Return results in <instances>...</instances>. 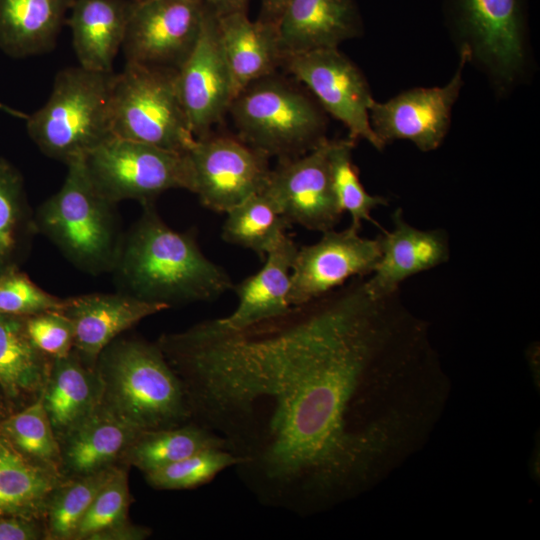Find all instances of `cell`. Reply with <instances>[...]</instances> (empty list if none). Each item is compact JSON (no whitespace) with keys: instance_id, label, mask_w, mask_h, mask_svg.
<instances>
[{"instance_id":"13","label":"cell","mask_w":540,"mask_h":540,"mask_svg":"<svg viewBox=\"0 0 540 540\" xmlns=\"http://www.w3.org/2000/svg\"><path fill=\"white\" fill-rule=\"evenodd\" d=\"M467 64L466 53L460 51L457 69L444 86L417 87L386 102L374 101L369 109V120L382 145L408 140L422 152L437 149L448 133L452 108L463 86Z\"/></svg>"},{"instance_id":"30","label":"cell","mask_w":540,"mask_h":540,"mask_svg":"<svg viewBox=\"0 0 540 540\" xmlns=\"http://www.w3.org/2000/svg\"><path fill=\"white\" fill-rule=\"evenodd\" d=\"M226 214L222 239L255 252L262 261L291 227L275 203L263 192L247 197Z\"/></svg>"},{"instance_id":"22","label":"cell","mask_w":540,"mask_h":540,"mask_svg":"<svg viewBox=\"0 0 540 540\" xmlns=\"http://www.w3.org/2000/svg\"><path fill=\"white\" fill-rule=\"evenodd\" d=\"M53 431L60 442L101 404L102 382L95 368L72 350L53 359L40 392Z\"/></svg>"},{"instance_id":"31","label":"cell","mask_w":540,"mask_h":540,"mask_svg":"<svg viewBox=\"0 0 540 540\" xmlns=\"http://www.w3.org/2000/svg\"><path fill=\"white\" fill-rule=\"evenodd\" d=\"M117 468L115 465L91 474L64 478L46 509V539L74 540L83 516Z\"/></svg>"},{"instance_id":"11","label":"cell","mask_w":540,"mask_h":540,"mask_svg":"<svg viewBox=\"0 0 540 540\" xmlns=\"http://www.w3.org/2000/svg\"><path fill=\"white\" fill-rule=\"evenodd\" d=\"M281 68L303 84L326 113L346 126L348 138L364 139L379 151L385 148L370 125L369 109L375 100L369 84L338 48L287 55Z\"/></svg>"},{"instance_id":"2","label":"cell","mask_w":540,"mask_h":540,"mask_svg":"<svg viewBox=\"0 0 540 540\" xmlns=\"http://www.w3.org/2000/svg\"><path fill=\"white\" fill-rule=\"evenodd\" d=\"M142 207L111 272L119 292L171 308L212 301L233 288L228 273L204 255L193 231L170 228L155 203Z\"/></svg>"},{"instance_id":"34","label":"cell","mask_w":540,"mask_h":540,"mask_svg":"<svg viewBox=\"0 0 540 540\" xmlns=\"http://www.w3.org/2000/svg\"><path fill=\"white\" fill-rule=\"evenodd\" d=\"M240 459L224 448L199 451L180 461L145 474L147 483L159 490H185L203 486Z\"/></svg>"},{"instance_id":"5","label":"cell","mask_w":540,"mask_h":540,"mask_svg":"<svg viewBox=\"0 0 540 540\" xmlns=\"http://www.w3.org/2000/svg\"><path fill=\"white\" fill-rule=\"evenodd\" d=\"M114 72L79 66L55 76L47 102L26 119L29 137L49 158L65 164L85 158L113 137L110 102Z\"/></svg>"},{"instance_id":"41","label":"cell","mask_w":540,"mask_h":540,"mask_svg":"<svg viewBox=\"0 0 540 540\" xmlns=\"http://www.w3.org/2000/svg\"><path fill=\"white\" fill-rule=\"evenodd\" d=\"M0 110L3 111V112H6L8 113L9 115L13 116V117H17V118H20V119H24L26 120L28 115L21 112V111H18L16 109H13L3 103L0 102Z\"/></svg>"},{"instance_id":"10","label":"cell","mask_w":540,"mask_h":540,"mask_svg":"<svg viewBox=\"0 0 540 540\" xmlns=\"http://www.w3.org/2000/svg\"><path fill=\"white\" fill-rule=\"evenodd\" d=\"M190 169V192L215 212H227L267 183L269 157L239 137L212 135L196 138L185 152Z\"/></svg>"},{"instance_id":"9","label":"cell","mask_w":540,"mask_h":540,"mask_svg":"<svg viewBox=\"0 0 540 540\" xmlns=\"http://www.w3.org/2000/svg\"><path fill=\"white\" fill-rule=\"evenodd\" d=\"M84 162L95 187L114 204L136 200L143 206L170 189H191L186 153L113 136Z\"/></svg>"},{"instance_id":"38","label":"cell","mask_w":540,"mask_h":540,"mask_svg":"<svg viewBox=\"0 0 540 540\" xmlns=\"http://www.w3.org/2000/svg\"><path fill=\"white\" fill-rule=\"evenodd\" d=\"M45 536L36 520L0 516V540H37Z\"/></svg>"},{"instance_id":"6","label":"cell","mask_w":540,"mask_h":540,"mask_svg":"<svg viewBox=\"0 0 540 540\" xmlns=\"http://www.w3.org/2000/svg\"><path fill=\"white\" fill-rule=\"evenodd\" d=\"M228 112L238 137L269 158H295L327 139L326 112L313 97L277 72L243 88Z\"/></svg>"},{"instance_id":"27","label":"cell","mask_w":540,"mask_h":540,"mask_svg":"<svg viewBox=\"0 0 540 540\" xmlns=\"http://www.w3.org/2000/svg\"><path fill=\"white\" fill-rule=\"evenodd\" d=\"M25 318L0 313V391L10 401L37 397L52 362L32 342Z\"/></svg>"},{"instance_id":"21","label":"cell","mask_w":540,"mask_h":540,"mask_svg":"<svg viewBox=\"0 0 540 540\" xmlns=\"http://www.w3.org/2000/svg\"><path fill=\"white\" fill-rule=\"evenodd\" d=\"M221 40L230 69L234 97L250 83L282 67L277 24L249 19L247 12L217 16Z\"/></svg>"},{"instance_id":"39","label":"cell","mask_w":540,"mask_h":540,"mask_svg":"<svg viewBox=\"0 0 540 540\" xmlns=\"http://www.w3.org/2000/svg\"><path fill=\"white\" fill-rule=\"evenodd\" d=\"M216 16L247 12L248 0H204Z\"/></svg>"},{"instance_id":"18","label":"cell","mask_w":540,"mask_h":540,"mask_svg":"<svg viewBox=\"0 0 540 540\" xmlns=\"http://www.w3.org/2000/svg\"><path fill=\"white\" fill-rule=\"evenodd\" d=\"M391 231L379 235L381 257L366 284L375 296L400 291L407 278L446 263L450 258L448 234L443 229L423 230L410 225L401 208L392 216Z\"/></svg>"},{"instance_id":"1","label":"cell","mask_w":540,"mask_h":540,"mask_svg":"<svg viewBox=\"0 0 540 540\" xmlns=\"http://www.w3.org/2000/svg\"><path fill=\"white\" fill-rule=\"evenodd\" d=\"M191 420L219 435L264 506L308 517L373 488L440 418L428 324L364 277L241 327L220 318L162 334Z\"/></svg>"},{"instance_id":"7","label":"cell","mask_w":540,"mask_h":540,"mask_svg":"<svg viewBox=\"0 0 540 540\" xmlns=\"http://www.w3.org/2000/svg\"><path fill=\"white\" fill-rule=\"evenodd\" d=\"M451 36L467 63L505 96L522 84L531 67L522 0H452Z\"/></svg>"},{"instance_id":"12","label":"cell","mask_w":540,"mask_h":540,"mask_svg":"<svg viewBox=\"0 0 540 540\" xmlns=\"http://www.w3.org/2000/svg\"><path fill=\"white\" fill-rule=\"evenodd\" d=\"M204 0H133L122 50L126 62L178 69L199 37Z\"/></svg>"},{"instance_id":"35","label":"cell","mask_w":540,"mask_h":540,"mask_svg":"<svg viewBox=\"0 0 540 540\" xmlns=\"http://www.w3.org/2000/svg\"><path fill=\"white\" fill-rule=\"evenodd\" d=\"M127 472L117 468L83 516L74 540H98L105 532L130 522Z\"/></svg>"},{"instance_id":"29","label":"cell","mask_w":540,"mask_h":540,"mask_svg":"<svg viewBox=\"0 0 540 540\" xmlns=\"http://www.w3.org/2000/svg\"><path fill=\"white\" fill-rule=\"evenodd\" d=\"M211 448L226 449V444L219 435L191 420L171 428L141 432L121 460L146 474Z\"/></svg>"},{"instance_id":"28","label":"cell","mask_w":540,"mask_h":540,"mask_svg":"<svg viewBox=\"0 0 540 540\" xmlns=\"http://www.w3.org/2000/svg\"><path fill=\"white\" fill-rule=\"evenodd\" d=\"M37 228L20 171L0 157V274L21 267Z\"/></svg>"},{"instance_id":"37","label":"cell","mask_w":540,"mask_h":540,"mask_svg":"<svg viewBox=\"0 0 540 540\" xmlns=\"http://www.w3.org/2000/svg\"><path fill=\"white\" fill-rule=\"evenodd\" d=\"M25 319L32 342L49 359L63 358L73 350V324L60 310L42 312Z\"/></svg>"},{"instance_id":"33","label":"cell","mask_w":540,"mask_h":540,"mask_svg":"<svg viewBox=\"0 0 540 540\" xmlns=\"http://www.w3.org/2000/svg\"><path fill=\"white\" fill-rule=\"evenodd\" d=\"M355 141L350 138L330 140L329 166L334 193L343 213L351 216L349 226L361 230L363 221L379 226L371 217V212L379 206H387L385 197L367 192L359 177V170L353 162L352 151Z\"/></svg>"},{"instance_id":"40","label":"cell","mask_w":540,"mask_h":540,"mask_svg":"<svg viewBox=\"0 0 540 540\" xmlns=\"http://www.w3.org/2000/svg\"><path fill=\"white\" fill-rule=\"evenodd\" d=\"M289 0H261V12L258 19L278 23V20Z\"/></svg>"},{"instance_id":"17","label":"cell","mask_w":540,"mask_h":540,"mask_svg":"<svg viewBox=\"0 0 540 540\" xmlns=\"http://www.w3.org/2000/svg\"><path fill=\"white\" fill-rule=\"evenodd\" d=\"M169 308L117 292L69 297L60 311L73 324V351L95 368L100 353L114 339L144 318Z\"/></svg>"},{"instance_id":"8","label":"cell","mask_w":540,"mask_h":540,"mask_svg":"<svg viewBox=\"0 0 540 540\" xmlns=\"http://www.w3.org/2000/svg\"><path fill=\"white\" fill-rule=\"evenodd\" d=\"M177 69L126 62L115 74L110 121L112 135L185 153L195 142L182 108Z\"/></svg>"},{"instance_id":"32","label":"cell","mask_w":540,"mask_h":540,"mask_svg":"<svg viewBox=\"0 0 540 540\" xmlns=\"http://www.w3.org/2000/svg\"><path fill=\"white\" fill-rule=\"evenodd\" d=\"M0 436L27 458L61 472L60 444L41 393L24 409L2 419Z\"/></svg>"},{"instance_id":"4","label":"cell","mask_w":540,"mask_h":540,"mask_svg":"<svg viewBox=\"0 0 540 540\" xmlns=\"http://www.w3.org/2000/svg\"><path fill=\"white\" fill-rule=\"evenodd\" d=\"M66 166L61 188L34 212L37 233L47 237L79 270L90 275L111 273L125 234L116 204L95 187L84 158Z\"/></svg>"},{"instance_id":"16","label":"cell","mask_w":540,"mask_h":540,"mask_svg":"<svg viewBox=\"0 0 540 540\" xmlns=\"http://www.w3.org/2000/svg\"><path fill=\"white\" fill-rule=\"evenodd\" d=\"M176 87L195 138L210 133L234 98L217 16L207 5L197 42L177 69Z\"/></svg>"},{"instance_id":"20","label":"cell","mask_w":540,"mask_h":540,"mask_svg":"<svg viewBox=\"0 0 540 540\" xmlns=\"http://www.w3.org/2000/svg\"><path fill=\"white\" fill-rule=\"evenodd\" d=\"M133 0H74L66 24L79 65L113 72L122 48Z\"/></svg>"},{"instance_id":"43","label":"cell","mask_w":540,"mask_h":540,"mask_svg":"<svg viewBox=\"0 0 540 540\" xmlns=\"http://www.w3.org/2000/svg\"><path fill=\"white\" fill-rule=\"evenodd\" d=\"M135 1H144V0H135Z\"/></svg>"},{"instance_id":"24","label":"cell","mask_w":540,"mask_h":540,"mask_svg":"<svg viewBox=\"0 0 540 540\" xmlns=\"http://www.w3.org/2000/svg\"><path fill=\"white\" fill-rule=\"evenodd\" d=\"M298 246L287 234L270 250L261 269L248 276L233 290L237 307L220 318L231 327H241L286 311L289 303L290 275Z\"/></svg>"},{"instance_id":"3","label":"cell","mask_w":540,"mask_h":540,"mask_svg":"<svg viewBox=\"0 0 540 540\" xmlns=\"http://www.w3.org/2000/svg\"><path fill=\"white\" fill-rule=\"evenodd\" d=\"M100 406L138 431L191 421L184 386L156 343L117 337L100 353Z\"/></svg>"},{"instance_id":"15","label":"cell","mask_w":540,"mask_h":540,"mask_svg":"<svg viewBox=\"0 0 540 540\" xmlns=\"http://www.w3.org/2000/svg\"><path fill=\"white\" fill-rule=\"evenodd\" d=\"M330 140L308 153L278 160L265 188L266 194L292 225L311 231L334 229L343 212L337 202L329 166Z\"/></svg>"},{"instance_id":"26","label":"cell","mask_w":540,"mask_h":540,"mask_svg":"<svg viewBox=\"0 0 540 540\" xmlns=\"http://www.w3.org/2000/svg\"><path fill=\"white\" fill-rule=\"evenodd\" d=\"M63 474L39 464L0 436V516L43 518Z\"/></svg>"},{"instance_id":"36","label":"cell","mask_w":540,"mask_h":540,"mask_svg":"<svg viewBox=\"0 0 540 540\" xmlns=\"http://www.w3.org/2000/svg\"><path fill=\"white\" fill-rule=\"evenodd\" d=\"M65 299L35 284L20 267L0 274V313L28 317L46 311H59Z\"/></svg>"},{"instance_id":"23","label":"cell","mask_w":540,"mask_h":540,"mask_svg":"<svg viewBox=\"0 0 540 540\" xmlns=\"http://www.w3.org/2000/svg\"><path fill=\"white\" fill-rule=\"evenodd\" d=\"M140 433L99 406L59 442L61 473L68 478L115 466Z\"/></svg>"},{"instance_id":"25","label":"cell","mask_w":540,"mask_h":540,"mask_svg":"<svg viewBox=\"0 0 540 540\" xmlns=\"http://www.w3.org/2000/svg\"><path fill=\"white\" fill-rule=\"evenodd\" d=\"M74 0H0V48L13 58L50 51Z\"/></svg>"},{"instance_id":"14","label":"cell","mask_w":540,"mask_h":540,"mask_svg":"<svg viewBox=\"0 0 540 540\" xmlns=\"http://www.w3.org/2000/svg\"><path fill=\"white\" fill-rule=\"evenodd\" d=\"M349 226L322 233L317 242L298 247L290 275L289 303L321 297L355 277L372 274L381 257L379 236L362 237Z\"/></svg>"},{"instance_id":"42","label":"cell","mask_w":540,"mask_h":540,"mask_svg":"<svg viewBox=\"0 0 540 540\" xmlns=\"http://www.w3.org/2000/svg\"><path fill=\"white\" fill-rule=\"evenodd\" d=\"M2 392L0 393V422L2 421V419L7 415L6 414V409H5V406H4V402H3V399H2Z\"/></svg>"},{"instance_id":"19","label":"cell","mask_w":540,"mask_h":540,"mask_svg":"<svg viewBox=\"0 0 540 540\" xmlns=\"http://www.w3.org/2000/svg\"><path fill=\"white\" fill-rule=\"evenodd\" d=\"M285 56L338 48L359 37L363 26L354 0H289L278 23Z\"/></svg>"}]
</instances>
